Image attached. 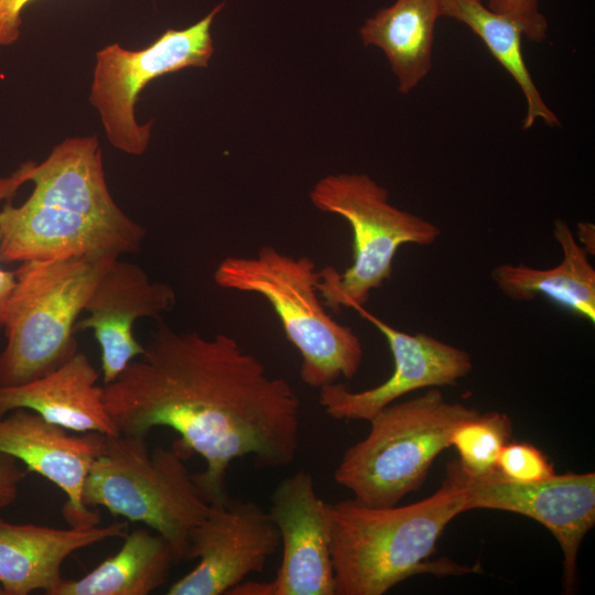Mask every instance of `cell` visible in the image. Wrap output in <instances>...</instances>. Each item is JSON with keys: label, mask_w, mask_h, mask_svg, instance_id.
<instances>
[{"label": "cell", "mask_w": 595, "mask_h": 595, "mask_svg": "<svg viewBox=\"0 0 595 595\" xmlns=\"http://www.w3.org/2000/svg\"><path fill=\"white\" fill-rule=\"evenodd\" d=\"M224 3L193 25L167 29L142 50L118 43L96 53L89 102L97 110L111 145L130 155H142L149 145L152 121L140 125L136 105L153 79L188 67H207L213 53L212 25Z\"/></svg>", "instance_id": "cell-9"}, {"label": "cell", "mask_w": 595, "mask_h": 595, "mask_svg": "<svg viewBox=\"0 0 595 595\" xmlns=\"http://www.w3.org/2000/svg\"><path fill=\"white\" fill-rule=\"evenodd\" d=\"M33 1L0 0V46H10L20 39L23 10Z\"/></svg>", "instance_id": "cell-27"}, {"label": "cell", "mask_w": 595, "mask_h": 595, "mask_svg": "<svg viewBox=\"0 0 595 595\" xmlns=\"http://www.w3.org/2000/svg\"><path fill=\"white\" fill-rule=\"evenodd\" d=\"M310 198L353 230L351 266L343 273L332 267L321 270L317 284L324 305L335 311L364 306L391 279L401 246H431L441 235L434 223L392 205L388 191L364 173L329 174L315 183Z\"/></svg>", "instance_id": "cell-8"}, {"label": "cell", "mask_w": 595, "mask_h": 595, "mask_svg": "<svg viewBox=\"0 0 595 595\" xmlns=\"http://www.w3.org/2000/svg\"><path fill=\"white\" fill-rule=\"evenodd\" d=\"M118 258L91 253L19 263L3 316L7 343L0 353V387L41 378L78 351L75 324Z\"/></svg>", "instance_id": "cell-4"}, {"label": "cell", "mask_w": 595, "mask_h": 595, "mask_svg": "<svg viewBox=\"0 0 595 595\" xmlns=\"http://www.w3.org/2000/svg\"><path fill=\"white\" fill-rule=\"evenodd\" d=\"M141 356L104 385L107 411L121 434L147 435L166 426L173 447L205 468L193 474L208 504L228 496L235 459L251 457L264 468L291 464L298 453L301 402L289 381L232 336L178 332L158 324Z\"/></svg>", "instance_id": "cell-1"}, {"label": "cell", "mask_w": 595, "mask_h": 595, "mask_svg": "<svg viewBox=\"0 0 595 595\" xmlns=\"http://www.w3.org/2000/svg\"><path fill=\"white\" fill-rule=\"evenodd\" d=\"M269 513L282 547L271 580L273 595H335L327 502L317 495L312 475L299 470L282 479Z\"/></svg>", "instance_id": "cell-13"}, {"label": "cell", "mask_w": 595, "mask_h": 595, "mask_svg": "<svg viewBox=\"0 0 595 595\" xmlns=\"http://www.w3.org/2000/svg\"><path fill=\"white\" fill-rule=\"evenodd\" d=\"M353 310L386 338L393 371L382 383L361 391H350L337 382L320 388V403L331 418L369 421L385 407L412 391L455 386L472 371L473 360L466 350L424 333L399 331L364 306Z\"/></svg>", "instance_id": "cell-12"}, {"label": "cell", "mask_w": 595, "mask_h": 595, "mask_svg": "<svg viewBox=\"0 0 595 595\" xmlns=\"http://www.w3.org/2000/svg\"><path fill=\"white\" fill-rule=\"evenodd\" d=\"M30 161L20 165V167L8 176H0V204L11 199L18 190L29 182L28 171ZM1 262V261H0ZM15 283L14 271H9L0 266V331H2L4 310L8 299Z\"/></svg>", "instance_id": "cell-25"}, {"label": "cell", "mask_w": 595, "mask_h": 595, "mask_svg": "<svg viewBox=\"0 0 595 595\" xmlns=\"http://www.w3.org/2000/svg\"><path fill=\"white\" fill-rule=\"evenodd\" d=\"M71 431L46 421L29 409L0 415V452L22 462L60 487L66 496L62 508L69 527L99 526L98 510L83 502V489L90 466L100 453L105 434H69Z\"/></svg>", "instance_id": "cell-14"}, {"label": "cell", "mask_w": 595, "mask_h": 595, "mask_svg": "<svg viewBox=\"0 0 595 595\" xmlns=\"http://www.w3.org/2000/svg\"><path fill=\"white\" fill-rule=\"evenodd\" d=\"M487 7L516 23L530 41L541 43L547 39L549 25L540 0H488Z\"/></svg>", "instance_id": "cell-24"}, {"label": "cell", "mask_w": 595, "mask_h": 595, "mask_svg": "<svg viewBox=\"0 0 595 595\" xmlns=\"http://www.w3.org/2000/svg\"><path fill=\"white\" fill-rule=\"evenodd\" d=\"M172 286L152 282L137 263L119 258L104 273L90 294L75 332L91 329L100 347L104 385L112 382L125 368L142 355L133 335L140 318H160L175 303Z\"/></svg>", "instance_id": "cell-15"}, {"label": "cell", "mask_w": 595, "mask_h": 595, "mask_svg": "<svg viewBox=\"0 0 595 595\" xmlns=\"http://www.w3.org/2000/svg\"><path fill=\"white\" fill-rule=\"evenodd\" d=\"M439 0H396L367 19L359 30L364 45L386 55L400 94H410L430 73Z\"/></svg>", "instance_id": "cell-19"}, {"label": "cell", "mask_w": 595, "mask_h": 595, "mask_svg": "<svg viewBox=\"0 0 595 595\" xmlns=\"http://www.w3.org/2000/svg\"><path fill=\"white\" fill-rule=\"evenodd\" d=\"M0 595H6V592L1 585H0Z\"/></svg>", "instance_id": "cell-30"}, {"label": "cell", "mask_w": 595, "mask_h": 595, "mask_svg": "<svg viewBox=\"0 0 595 595\" xmlns=\"http://www.w3.org/2000/svg\"><path fill=\"white\" fill-rule=\"evenodd\" d=\"M279 547L277 526L258 504L230 497L209 504L190 537L187 560L198 563L166 594H227L248 575L263 571Z\"/></svg>", "instance_id": "cell-11"}, {"label": "cell", "mask_w": 595, "mask_h": 595, "mask_svg": "<svg viewBox=\"0 0 595 595\" xmlns=\"http://www.w3.org/2000/svg\"><path fill=\"white\" fill-rule=\"evenodd\" d=\"M445 479L465 497L466 511L495 509L516 512L543 524L558 540L563 554V588L574 589L577 554L595 524V474L566 473L538 480L518 482L494 472L465 473L457 459L446 464Z\"/></svg>", "instance_id": "cell-10"}, {"label": "cell", "mask_w": 595, "mask_h": 595, "mask_svg": "<svg viewBox=\"0 0 595 595\" xmlns=\"http://www.w3.org/2000/svg\"><path fill=\"white\" fill-rule=\"evenodd\" d=\"M335 595H383L420 573L474 572L428 563L445 527L465 512L463 491L445 479L433 495L405 506L368 507L354 498L327 502Z\"/></svg>", "instance_id": "cell-2"}, {"label": "cell", "mask_w": 595, "mask_h": 595, "mask_svg": "<svg viewBox=\"0 0 595 595\" xmlns=\"http://www.w3.org/2000/svg\"><path fill=\"white\" fill-rule=\"evenodd\" d=\"M26 473V469L20 468L17 458L0 452V510L17 500L20 484Z\"/></svg>", "instance_id": "cell-26"}, {"label": "cell", "mask_w": 595, "mask_h": 595, "mask_svg": "<svg viewBox=\"0 0 595 595\" xmlns=\"http://www.w3.org/2000/svg\"><path fill=\"white\" fill-rule=\"evenodd\" d=\"M185 459L173 446L150 451L147 435H105L83 489V502L141 522L164 537L180 561L190 537L205 518L204 499Z\"/></svg>", "instance_id": "cell-7"}, {"label": "cell", "mask_w": 595, "mask_h": 595, "mask_svg": "<svg viewBox=\"0 0 595 595\" xmlns=\"http://www.w3.org/2000/svg\"><path fill=\"white\" fill-rule=\"evenodd\" d=\"M89 358L77 351L52 372L35 380L0 387V415L29 409L71 432L119 434L105 403L104 385Z\"/></svg>", "instance_id": "cell-17"}, {"label": "cell", "mask_w": 595, "mask_h": 595, "mask_svg": "<svg viewBox=\"0 0 595 595\" xmlns=\"http://www.w3.org/2000/svg\"><path fill=\"white\" fill-rule=\"evenodd\" d=\"M228 595H273L272 581L240 582L227 592Z\"/></svg>", "instance_id": "cell-28"}, {"label": "cell", "mask_w": 595, "mask_h": 595, "mask_svg": "<svg viewBox=\"0 0 595 595\" xmlns=\"http://www.w3.org/2000/svg\"><path fill=\"white\" fill-rule=\"evenodd\" d=\"M178 561L164 537L134 529L116 554L78 580L63 578L53 595H148L166 583Z\"/></svg>", "instance_id": "cell-20"}, {"label": "cell", "mask_w": 595, "mask_h": 595, "mask_svg": "<svg viewBox=\"0 0 595 595\" xmlns=\"http://www.w3.org/2000/svg\"><path fill=\"white\" fill-rule=\"evenodd\" d=\"M577 242L585 249V251L591 256L595 253V227L591 223H578L577 224Z\"/></svg>", "instance_id": "cell-29"}, {"label": "cell", "mask_w": 595, "mask_h": 595, "mask_svg": "<svg viewBox=\"0 0 595 595\" xmlns=\"http://www.w3.org/2000/svg\"><path fill=\"white\" fill-rule=\"evenodd\" d=\"M127 521L104 527L62 529L11 523L0 517V585L6 595L43 591L53 595L62 565L74 552L108 539L125 538Z\"/></svg>", "instance_id": "cell-16"}, {"label": "cell", "mask_w": 595, "mask_h": 595, "mask_svg": "<svg viewBox=\"0 0 595 595\" xmlns=\"http://www.w3.org/2000/svg\"><path fill=\"white\" fill-rule=\"evenodd\" d=\"M501 476L518 482H538L553 476L554 465L538 447L528 442H508L496 465Z\"/></svg>", "instance_id": "cell-23"}, {"label": "cell", "mask_w": 595, "mask_h": 595, "mask_svg": "<svg viewBox=\"0 0 595 595\" xmlns=\"http://www.w3.org/2000/svg\"><path fill=\"white\" fill-rule=\"evenodd\" d=\"M553 236L562 251L559 264L537 269L523 263H501L493 269L491 279L510 300L523 302L541 295L595 323V269L589 255L565 220L554 221Z\"/></svg>", "instance_id": "cell-18"}, {"label": "cell", "mask_w": 595, "mask_h": 595, "mask_svg": "<svg viewBox=\"0 0 595 595\" xmlns=\"http://www.w3.org/2000/svg\"><path fill=\"white\" fill-rule=\"evenodd\" d=\"M28 180L34 187L18 206L17 224L26 244L44 256L107 250L142 227L112 198L95 136L64 139L41 163L30 161Z\"/></svg>", "instance_id": "cell-3"}, {"label": "cell", "mask_w": 595, "mask_h": 595, "mask_svg": "<svg viewBox=\"0 0 595 595\" xmlns=\"http://www.w3.org/2000/svg\"><path fill=\"white\" fill-rule=\"evenodd\" d=\"M320 280L321 270L310 257L295 258L272 246L252 257H227L214 272L220 288L256 293L270 303L288 340L301 354V380L317 389L342 376L351 379L364 357L355 332L326 312Z\"/></svg>", "instance_id": "cell-5"}, {"label": "cell", "mask_w": 595, "mask_h": 595, "mask_svg": "<svg viewBox=\"0 0 595 595\" xmlns=\"http://www.w3.org/2000/svg\"><path fill=\"white\" fill-rule=\"evenodd\" d=\"M439 2L441 17L451 18L469 28L521 89L527 105L522 129H530L538 120L549 127H560L559 117L544 101L524 61L523 34L519 26L490 10L483 0Z\"/></svg>", "instance_id": "cell-21"}, {"label": "cell", "mask_w": 595, "mask_h": 595, "mask_svg": "<svg viewBox=\"0 0 595 595\" xmlns=\"http://www.w3.org/2000/svg\"><path fill=\"white\" fill-rule=\"evenodd\" d=\"M512 436V422L502 412H478L459 423L452 433L451 446L458 454L461 468L469 475L496 472L498 456Z\"/></svg>", "instance_id": "cell-22"}, {"label": "cell", "mask_w": 595, "mask_h": 595, "mask_svg": "<svg viewBox=\"0 0 595 595\" xmlns=\"http://www.w3.org/2000/svg\"><path fill=\"white\" fill-rule=\"evenodd\" d=\"M478 412L446 401L439 388L396 401L368 421V434L344 452L334 479L365 506H396L422 486L455 428Z\"/></svg>", "instance_id": "cell-6"}]
</instances>
